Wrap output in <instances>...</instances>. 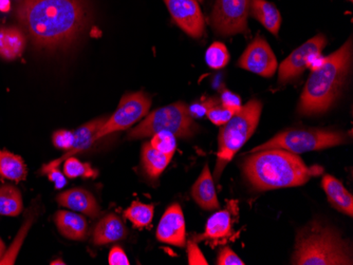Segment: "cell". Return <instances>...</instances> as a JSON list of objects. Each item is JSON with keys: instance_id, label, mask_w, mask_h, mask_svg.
<instances>
[{"instance_id": "obj_1", "label": "cell", "mask_w": 353, "mask_h": 265, "mask_svg": "<svg viewBox=\"0 0 353 265\" xmlns=\"http://www.w3.org/2000/svg\"><path fill=\"white\" fill-rule=\"evenodd\" d=\"M16 15L37 47L63 48L86 28L84 0H19Z\"/></svg>"}, {"instance_id": "obj_2", "label": "cell", "mask_w": 353, "mask_h": 265, "mask_svg": "<svg viewBox=\"0 0 353 265\" xmlns=\"http://www.w3.org/2000/svg\"><path fill=\"white\" fill-rule=\"evenodd\" d=\"M252 153L243 162V173L257 191L303 185L323 171L321 168L308 167L296 153L287 150L273 148Z\"/></svg>"}, {"instance_id": "obj_3", "label": "cell", "mask_w": 353, "mask_h": 265, "mask_svg": "<svg viewBox=\"0 0 353 265\" xmlns=\"http://www.w3.org/2000/svg\"><path fill=\"white\" fill-rule=\"evenodd\" d=\"M352 61V39L324 57L313 69L301 93L299 112L305 116L324 114L340 96Z\"/></svg>"}, {"instance_id": "obj_4", "label": "cell", "mask_w": 353, "mask_h": 265, "mask_svg": "<svg viewBox=\"0 0 353 265\" xmlns=\"http://www.w3.org/2000/svg\"><path fill=\"white\" fill-rule=\"evenodd\" d=\"M292 264H352L350 246L336 231L312 222L297 235Z\"/></svg>"}, {"instance_id": "obj_5", "label": "cell", "mask_w": 353, "mask_h": 265, "mask_svg": "<svg viewBox=\"0 0 353 265\" xmlns=\"http://www.w3.org/2000/svg\"><path fill=\"white\" fill-rule=\"evenodd\" d=\"M263 112V104L259 100H251L241 107L229 122L222 125L218 138L217 163L215 176L219 178L222 170L231 162L238 150L245 145L259 126Z\"/></svg>"}, {"instance_id": "obj_6", "label": "cell", "mask_w": 353, "mask_h": 265, "mask_svg": "<svg viewBox=\"0 0 353 265\" xmlns=\"http://www.w3.org/2000/svg\"><path fill=\"white\" fill-rule=\"evenodd\" d=\"M197 130L198 125L190 116L188 107L180 102L157 109L156 112L148 114L136 128L130 130L128 138H148L160 131L170 132L179 138H190Z\"/></svg>"}, {"instance_id": "obj_7", "label": "cell", "mask_w": 353, "mask_h": 265, "mask_svg": "<svg viewBox=\"0 0 353 265\" xmlns=\"http://www.w3.org/2000/svg\"><path fill=\"white\" fill-rule=\"evenodd\" d=\"M346 142V134L340 131L328 129H290L276 134L269 141L254 148L251 153L273 148L287 150L293 153H303L334 147Z\"/></svg>"}, {"instance_id": "obj_8", "label": "cell", "mask_w": 353, "mask_h": 265, "mask_svg": "<svg viewBox=\"0 0 353 265\" xmlns=\"http://www.w3.org/2000/svg\"><path fill=\"white\" fill-rule=\"evenodd\" d=\"M150 105L152 100L145 93L125 94L119 103L114 114L108 120H105L104 125L95 136V142L103 136L132 127V125L136 124L148 114Z\"/></svg>"}, {"instance_id": "obj_9", "label": "cell", "mask_w": 353, "mask_h": 265, "mask_svg": "<svg viewBox=\"0 0 353 265\" xmlns=\"http://www.w3.org/2000/svg\"><path fill=\"white\" fill-rule=\"evenodd\" d=\"M251 0H216L211 15L214 30L222 36L245 33Z\"/></svg>"}, {"instance_id": "obj_10", "label": "cell", "mask_w": 353, "mask_h": 265, "mask_svg": "<svg viewBox=\"0 0 353 265\" xmlns=\"http://www.w3.org/2000/svg\"><path fill=\"white\" fill-rule=\"evenodd\" d=\"M326 43V37L319 34L295 49L279 66V84H287L297 78L305 69H312L315 65L317 64L316 67H319L322 64L324 57L319 61L317 59L321 56Z\"/></svg>"}, {"instance_id": "obj_11", "label": "cell", "mask_w": 353, "mask_h": 265, "mask_svg": "<svg viewBox=\"0 0 353 265\" xmlns=\"http://www.w3.org/2000/svg\"><path fill=\"white\" fill-rule=\"evenodd\" d=\"M238 66L263 77H271L277 70V59L265 39L256 36L238 61Z\"/></svg>"}, {"instance_id": "obj_12", "label": "cell", "mask_w": 353, "mask_h": 265, "mask_svg": "<svg viewBox=\"0 0 353 265\" xmlns=\"http://www.w3.org/2000/svg\"><path fill=\"white\" fill-rule=\"evenodd\" d=\"M174 23L186 34L200 39L204 34L205 23L198 0H163Z\"/></svg>"}, {"instance_id": "obj_13", "label": "cell", "mask_w": 353, "mask_h": 265, "mask_svg": "<svg viewBox=\"0 0 353 265\" xmlns=\"http://www.w3.org/2000/svg\"><path fill=\"white\" fill-rule=\"evenodd\" d=\"M157 239L166 244L185 246V219L179 204H172L162 215L157 229Z\"/></svg>"}, {"instance_id": "obj_14", "label": "cell", "mask_w": 353, "mask_h": 265, "mask_svg": "<svg viewBox=\"0 0 353 265\" xmlns=\"http://www.w3.org/2000/svg\"><path fill=\"white\" fill-rule=\"evenodd\" d=\"M105 120H106V118H97V120H91V122L83 125L79 129L73 131L74 132V143H73L71 149H69L66 153L61 156L59 159L43 166V173H47L48 170L51 169V168L59 167V164L61 162L65 161L68 158L73 157L74 154L79 153L83 150L88 149L94 143L95 136L104 125Z\"/></svg>"}, {"instance_id": "obj_15", "label": "cell", "mask_w": 353, "mask_h": 265, "mask_svg": "<svg viewBox=\"0 0 353 265\" xmlns=\"http://www.w3.org/2000/svg\"><path fill=\"white\" fill-rule=\"evenodd\" d=\"M59 205L71 211H79L90 218L98 217L100 206L95 198L83 189H73L61 193L57 197Z\"/></svg>"}, {"instance_id": "obj_16", "label": "cell", "mask_w": 353, "mask_h": 265, "mask_svg": "<svg viewBox=\"0 0 353 265\" xmlns=\"http://www.w3.org/2000/svg\"><path fill=\"white\" fill-rule=\"evenodd\" d=\"M192 195L196 203L205 211H214L219 207L213 177L208 164L204 166L201 175L192 186Z\"/></svg>"}, {"instance_id": "obj_17", "label": "cell", "mask_w": 353, "mask_h": 265, "mask_svg": "<svg viewBox=\"0 0 353 265\" xmlns=\"http://www.w3.org/2000/svg\"><path fill=\"white\" fill-rule=\"evenodd\" d=\"M323 189L326 193L330 204L341 213L352 217L353 198L352 195L345 189L342 182L335 179L332 176H325L323 178Z\"/></svg>"}, {"instance_id": "obj_18", "label": "cell", "mask_w": 353, "mask_h": 265, "mask_svg": "<svg viewBox=\"0 0 353 265\" xmlns=\"http://www.w3.org/2000/svg\"><path fill=\"white\" fill-rule=\"evenodd\" d=\"M55 224L65 238L83 240L86 238L88 224L86 219L79 213L71 211H57L54 217Z\"/></svg>"}, {"instance_id": "obj_19", "label": "cell", "mask_w": 353, "mask_h": 265, "mask_svg": "<svg viewBox=\"0 0 353 265\" xmlns=\"http://www.w3.org/2000/svg\"><path fill=\"white\" fill-rule=\"evenodd\" d=\"M126 236V229L120 218L114 213L107 215L97 224L93 233L95 245H105L122 240Z\"/></svg>"}, {"instance_id": "obj_20", "label": "cell", "mask_w": 353, "mask_h": 265, "mask_svg": "<svg viewBox=\"0 0 353 265\" xmlns=\"http://www.w3.org/2000/svg\"><path fill=\"white\" fill-rule=\"evenodd\" d=\"M250 14L272 34L277 36L281 25V14L273 3L267 0H251Z\"/></svg>"}, {"instance_id": "obj_21", "label": "cell", "mask_w": 353, "mask_h": 265, "mask_svg": "<svg viewBox=\"0 0 353 265\" xmlns=\"http://www.w3.org/2000/svg\"><path fill=\"white\" fill-rule=\"evenodd\" d=\"M26 37L19 28H0V57L14 61L23 54Z\"/></svg>"}, {"instance_id": "obj_22", "label": "cell", "mask_w": 353, "mask_h": 265, "mask_svg": "<svg viewBox=\"0 0 353 265\" xmlns=\"http://www.w3.org/2000/svg\"><path fill=\"white\" fill-rule=\"evenodd\" d=\"M232 233V218L229 211H220L214 213L208 223L203 235L196 240H218V239L227 238Z\"/></svg>"}, {"instance_id": "obj_23", "label": "cell", "mask_w": 353, "mask_h": 265, "mask_svg": "<svg viewBox=\"0 0 353 265\" xmlns=\"http://www.w3.org/2000/svg\"><path fill=\"white\" fill-rule=\"evenodd\" d=\"M27 175V166L21 157L7 150H0V177L21 182L26 180Z\"/></svg>"}, {"instance_id": "obj_24", "label": "cell", "mask_w": 353, "mask_h": 265, "mask_svg": "<svg viewBox=\"0 0 353 265\" xmlns=\"http://www.w3.org/2000/svg\"><path fill=\"white\" fill-rule=\"evenodd\" d=\"M174 154H166L154 149L150 143L144 144L142 148V163L150 178H158L163 173L172 161Z\"/></svg>"}, {"instance_id": "obj_25", "label": "cell", "mask_w": 353, "mask_h": 265, "mask_svg": "<svg viewBox=\"0 0 353 265\" xmlns=\"http://www.w3.org/2000/svg\"><path fill=\"white\" fill-rule=\"evenodd\" d=\"M23 211L21 191L12 185L0 187V215L17 217Z\"/></svg>"}, {"instance_id": "obj_26", "label": "cell", "mask_w": 353, "mask_h": 265, "mask_svg": "<svg viewBox=\"0 0 353 265\" xmlns=\"http://www.w3.org/2000/svg\"><path fill=\"white\" fill-rule=\"evenodd\" d=\"M154 213V205L134 201L130 207L125 211L124 215L125 218H127L134 226L138 229H144L152 222Z\"/></svg>"}, {"instance_id": "obj_27", "label": "cell", "mask_w": 353, "mask_h": 265, "mask_svg": "<svg viewBox=\"0 0 353 265\" xmlns=\"http://www.w3.org/2000/svg\"><path fill=\"white\" fill-rule=\"evenodd\" d=\"M63 164V175L69 179L75 178H95L98 176V171L91 167L90 164L82 163L77 158L70 157L65 160Z\"/></svg>"}, {"instance_id": "obj_28", "label": "cell", "mask_w": 353, "mask_h": 265, "mask_svg": "<svg viewBox=\"0 0 353 265\" xmlns=\"http://www.w3.org/2000/svg\"><path fill=\"white\" fill-rule=\"evenodd\" d=\"M205 61L210 68L215 69V70L224 68L230 61V54L227 47L218 41L214 43L206 51Z\"/></svg>"}, {"instance_id": "obj_29", "label": "cell", "mask_w": 353, "mask_h": 265, "mask_svg": "<svg viewBox=\"0 0 353 265\" xmlns=\"http://www.w3.org/2000/svg\"><path fill=\"white\" fill-rule=\"evenodd\" d=\"M150 145L163 153L174 154L176 147V136L168 131L157 132L152 136Z\"/></svg>"}, {"instance_id": "obj_30", "label": "cell", "mask_w": 353, "mask_h": 265, "mask_svg": "<svg viewBox=\"0 0 353 265\" xmlns=\"http://www.w3.org/2000/svg\"><path fill=\"white\" fill-rule=\"evenodd\" d=\"M235 112H232L230 109L225 108V107L222 106H216L212 107L210 110H208V120H211L213 124L217 125V126H222V125L225 124V123L229 122L230 118L234 116Z\"/></svg>"}, {"instance_id": "obj_31", "label": "cell", "mask_w": 353, "mask_h": 265, "mask_svg": "<svg viewBox=\"0 0 353 265\" xmlns=\"http://www.w3.org/2000/svg\"><path fill=\"white\" fill-rule=\"evenodd\" d=\"M52 142L59 149H71L74 143V132L68 130H57L52 136Z\"/></svg>"}, {"instance_id": "obj_32", "label": "cell", "mask_w": 353, "mask_h": 265, "mask_svg": "<svg viewBox=\"0 0 353 265\" xmlns=\"http://www.w3.org/2000/svg\"><path fill=\"white\" fill-rule=\"evenodd\" d=\"M188 264L190 265H208L205 257L202 254L195 241L188 242Z\"/></svg>"}, {"instance_id": "obj_33", "label": "cell", "mask_w": 353, "mask_h": 265, "mask_svg": "<svg viewBox=\"0 0 353 265\" xmlns=\"http://www.w3.org/2000/svg\"><path fill=\"white\" fill-rule=\"evenodd\" d=\"M218 265H245L241 259L230 247H224L217 258Z\"/></svg>"}, {"instance_id": "obj_34", "label": "cell", "mask_w": 353, "mask_h": 265, "mask_svg": "<svg viewBox=\"0 0 353 265\" xmlns=\"http://www.w3.org/2000/svg\"><path fill=\"white\" fill-rule=\"evenodd\" d=\"M221 105L232 112H237L241 108V98L229 90H224L221 94Z\"/></svg>"}, {"instance_id": "obj_35", "label": "cell", "mask_w": 353, "mask_h": 265, "mask_svg": "<svg viewBox=\"0 0 353 265\" xmlns=\"http://www.w3.org/2000/svg\"><path fill=\"white\" fill-rule=\"evenodd\" d=\"M108 262L110 265H130V260L121 247L114 246L109 253Z\"/></svg>"}, {"instance_id": "obj_36", "label": "cell", "mask_w": 353, "mask_h": 265, "mask_svg": "<svg viewBox=\"0 0 353 265\" xmlns=\"http://www.w3.org/2000/svg\"><path fill=\"white\" fill-rule=\"evenodd\" d=\"M216 105H217L216 100H210L208 102L201 103V104L192 105V106L188 107V110H190V116L192 118H201V116H205L208 110Z\"/></svg>"}, {"instance_id": "obj_37", "label": "cell", "mask_w": 353, "mask_h": 265, "mask_svg": "<svg viewBox=\"0 0 353 265\" xmlns=\"http://www.w3.org/2000/svg\"><path fill=\"white\" fill-rule=\"evenodd\" d=\"M46 173H47L49 180L54 183L55 189H63V186L66 185V178L59 171V167L51 168Z\"/></svg>"}, {"instance_id": "obj_38", "label": "cell", "mask_w": 353, "mask_h": 265, "mask_svg": "<svg viewBox=\"0 0 353 265\" xmlns=\"http://www.w3.org/2000/svg\"><path fill=\"white\" fill-rule=\"evenodd\" d=\"M11 0H0V12L8 13L11 10Z\"/></svg>"}, {"instance_id": "obj_39", "label": "cell", "mask_w": 353, "mask_h": 265, "mask_svg": "<svg viewBox=\"0 0 353 265\" xmlns=\"http://www.w3.org/2000/svg\"><path fill=\"white\" fill-rule=\"evenodd\" d=\"M6 245L3 241L0 238V260L3 258V254H5Z\"/></svg>"}, {"instance_id": "obj_40", "label": "cell", "mask_w": 353, "mask_h": 265, "mask_svg": "<svg viewBox=\"0 0 353 265\" xmlns=\"http://www.w3.org/2000/svg\"><path fill=\"white\" fill-rule=\"evenodd\" d=\"M51 264H52V265H54V264H65V263H63V261L57 260V261H52V262H51Z\"/></svg>"}, {"instance_id": "obj_41", "label": "cell", "mask_w": 353, "mask_h": 265, "mask_svg": "<svg viewBox=\"0 0 353 265\" xmlns=\"http://www.w3.org/2000/svg\"><path fill=\"white\" fill-rule=\"evenodd\" d=\"M204 0H198V3H203Z\"/></svg>"}]
</instances>
